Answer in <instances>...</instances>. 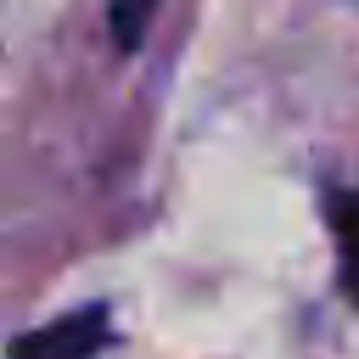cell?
<instances>
[{
	"label": "cell",
	"mask_w": 359,
	"mask_h": 359,
	"mask_svg": "<svg viewBox=\"0 0 359 359\" xmlns=\"http://www.w3.org/2000/svg\"><path fill=\"white\" fill-rule=\"evenodd\" d=\"M107 337H112L107 309L90 303V309H73V314H62V320H50V325L17 337L11 359H90L95 348H107Z\"/></svg>",
	"instance_id": "6da1fadb"
},
{
	"label": "cell",
	"mask_w": 359,
	"mask_h": 359,
	"mask_svg": "<svg viewBox=\"0 0 359 359\" xmlns=\"http://www.w3.org/2000/svg\"><path fill=\"white\" fill-rule=\"evenodd\" d=\"M151 17H157V0H107V28H112L118 50H140Z\"/></svg>",
	"instance_id": "7a4b0ae2"
},
{
	"label": "cell",
	"mask_w": 359,
	"mask_h": 359,
	"mask_svg": "<svg viewBox=\"0 0 359 359\" xmlns=\"http://www.w3.org/2000/svg\"><path fill=\"white\" fill-rule=\"evenodd\" d=\"M331 224H337V241H342V280L359 297V196H337Z\"/></svg>",
	"instance_id": "3957f363"
}]
</instances>
